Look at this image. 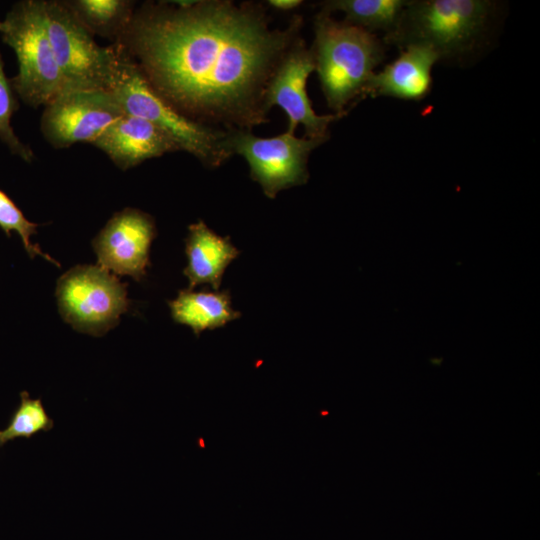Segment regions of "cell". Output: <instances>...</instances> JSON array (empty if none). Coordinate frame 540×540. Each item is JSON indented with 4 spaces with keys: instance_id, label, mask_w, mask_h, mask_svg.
<instances>
[{
    "instance_id": "6da1fadb",
    "label": "cell",
    "mask_w": 540,
    "mask_h": 540,
    "mask_svg": "<svg viewBox=\"0 0 540 540\" xmlns=\"http://www.w3.org/2000/svg\"><path fill=\"white\" fill-rule=\"evenodd\" d=\"M301 25L271 29L255 3L145 2L117 44L186 117L251 131L268 121L266 86Z\"/></svg>"
},
{
    "instance_id": "7a4b0ae2",
    "label": "cell",
    "mask_w": 540,
    "mask_h": 540,
    "mask_svg": "<svg viewBox=\"0 0 540 540\" xmlns=\"http://www.w3.org/2000/svg\"><path fill=\"white\" fill-rule=\"evenodd\" d=\"M118 45V61L109 92L124 114L150 122L169 136L179 150L207 167H218L233 155L229 130L197 122L175 109L153 89L137 63Z\"/></svg>"
},
{
    "instance_id": "3957f363",
    "label": "cell",
    "mask_w": 540,
    "mask_h": 540,
    "mask_svg": "<svg viewBox=\"0 0 540 540\" xmlns=\"http://www.w3.org/2000/svg\"><path fill=\"white\" fill-rule=\"evenodd\" d=\"M311 48L321 89L334 114L361 98L369 77L385 57L384 43L357 26L336 21L320 12L314 24Z\"/></svg>"
},
{
    "instance_id": "277c9868",
    "label": "cell",
    "mask_w": 540,
    "mask_h": 540,
    "mask_svg": "<svg viewBox=\"0 0 540 540\" xmlns=\"http://www.w3.org/2000/svg\"><path fill=\"white\" fill-rule=\"evenodd\" d=\"M495 4L487 0L408 1L395 30L384 42L404 48L419 44L439 59L459 56L487 31Z\"/></svg>"
},
{
    "instance_id": "5b68a950",
    "label": "cell",
    "mask_w": 540,
    "mask_h": 540,
    "mask_svg": "<svg viewBox=\"0 0 540 540\" xmlns=\"http://www.w3.org/2000/svg\"><path fill=\"white\" fill-rule=\"evenodd\" d=\"M45 0L14 3L2 21V41L15 53L18 73L11 79L20 100L45 106L66 89L46 29Z\"/></svg>"
},
{
    "instance_id": "8992f818",
    "label": "cell",
    "mask_w": 540,
    "mask_h": 540,
    "mask_svg": "<svg viewBox=\"0 0 540 540\" xmlns=\"http://www.w3.org/2000/svg\"><path fill=\"white\" fill-rule=\"evenodd\" d=\"M48 37L66 89L109 91L119 45L100 46L64 0H45Z\"/></svg>"
},
{
    "instance_id": "52a82bcc",
    "label": "cell",
    "mask_w": 540,
    "mask_h": 540,
    "mask_svg": "<svg viewBox=\"0 0 540 540\" xmlns=\"http://www.w3.org/2000/svg\"><path fill=\"white\" fill-rule=\"evenodd\" d=\"M56 298L63 320L78 332L102 336L128 311L126 284L98 265H77L57 281Z\"/></svg>"
},
{
    "instance_id": "ba28073f",
    "label": "cell",
    "mask_w": 540,
    "mask_h": 540,
    "mask_svg": "<svg viewBox=\"0 0 540 540\" xmlns=\"http://www.w3.org/2000/svg\"><path fill=\"white\" fill-rule=\"evenodd\" d=\"M325 141L298 138L286 131L274 137H258L248 130H229L232 153L247 161L251 178L271 199L282 190L307 182L310 153Z\"/></svg>"
},
{
    "instance_id": "9c48e42d",
    "label": "cell",
    "mask_w": 540,
    "mask_h": 540,
    "mask_svg": "<svg viewBox=\"0 0 540 540\" xmlns=\"http://www.w3.org/2000/svg\"><path fill=\"white\" fill-rule=\"evenodd\" d=\"M122 115L124 112L107 90L65 89L44 106L40 131L55 149L92 144Z\"/></svg>"
},
{
    "instance_id": "30bf717a",
    "label": "cell",
    "mask_w": 540,
    "mask_h": 540,
    "mask_svg": "<svg viewBox=\"0 0 540 540\" xmlns=\"http://www.w3.org/2000/svg\"><path fill=\"white\" fill-rule=\"evenodd\" d=\"M315 70L311 49H307L302 39H298L286 52L273 71L266 86L264 102L269 111L274 105L279 106L288 116L286 132L294 134L296 127L302 124L305 137L328 139L329 125L340 115H318L312 108L307 95L306 83Z\"/></svg>"
},
{
    "instance_id": "8fae6325",
    "label": "cell",
    "mask_w": 540,
    "mask_h": 540,
    "mask_svg": "<svg viewBox=\"0 0 540 540\" xmlns=\"http://www.w3.org/2000/svg\"><path fill=\"white\" fill-rule=\"evenodd\" d=\"M156 236L151 215L127 207L113 214L92 240L97 265L120 276L141 281L150 265V247Z\"/></svg>"
},
{
    "instance_id": "7c38bea8",
    "label": "cell",
    "mask_w": 540,
    "mask_h": 540,
    "mask_svg": "<svg viewBox=\"0 0 540 540\" xmlns=\"http://www.w3.org/2000/svg\"><path fill=\"white\" fill-rule=\"evenodd\" d=\"M126 171L146 160L179 151L173 140L150 122L124 114L91 144Z\"/></svg>"
},
{
    "instance_id": "4fadbf2b",
    "label": "cell",
    "mask_w": 540,
    "mask_h": 540,
    "mask_svg": "<svg viewBox=\"0 0 540 540\" xmlns=\"http://www.w3.org/2000/svg\"><path fill=\"white\" fill-rule=\"evenodd\" d=\"M401 50L393 62L369 77L362 99L385 96L417 101L428 94L432 86V68L440 60L439 56L430 47L419 44Z\"/></svg>"
},
{
    "instance_id": "5bb4252c",
    "label": "cell",
    "mask_w": 540,
    "mask_h": 540,
    "mask_svg": "<svg viewBox=\"0 0 540 540\" xmlns=\"http://www.w3.org/2000/svg\"><path fill=\"white\" fill-rule=\"evenodd\" d=\"M185 253L187 266L183 273L188 279V288L193 290L198 285L207 284L218 291L227 267L240 251L228 236L216 234L199 220L188 227Z\"/></svg>"
},
{
    "instance_id": "9a60e30c",
    "label": "cell",
    "mask_w": 540,
    "mask_h": 540,
    "mask_svg": "<svg viewBox=\"0 0 540 540\" xmlns=\"http://www.w3.org/2000/svg\"><path fill=\"white\" fill-rule=\"evenodd\" d=\"M168 305L173 320L190 327L197 337L204 330L224 327L241 316V313L232 307L228 290L193 291L187 288L180 290Z\"/></svg>"
},
{
    "instance_id": "2e32d148",
    "label": "cell",
    "mask_w": 540,
    "mask_h": 540,
    "mask_svg": "<svg viewBox=\"0 0 540 540\" xmlns=\"http://www.w3.org/2000/svg\"><path fill=\"white\" fill-rule=\"evenodd\" d=\"M82 25L94 36L117 43L127 30L134 11L131 0H64Z\"/></svg>"
},
{
    "instance_id": "e0dca14e",
    "label": "cell",
    "mask_w": 540,
    "mask_h": 540,
    "mask_svg": "<svg viewBox=\"0 0 540 540\" xmlns=\"http://www.w3.org/2000/svg\"><path fill=\"white\" fill-rule=\"evenodd\" d=\"M407 4V0H332L323 3L322 12L341 11L346 23L388 35L397 27Z\"/></svg>"
},
{
    "instance_id": "ac0fdd59",
    "label": "cell",
    "mask_w": 540,
    "mask_h": 540,
    "mask_svg": "<svg viewBox=\"0 0 540 540\" xmlns=\"http://www.w3.org/2000/svg\"><path fill=\"white\" fill-rule=\"evenodd\" d=\"M20 399V404L12 414L9 424L0 430V447L16 438H31L54 427V421L46 412L40 398L33 399L28 392L23 391Z\"/></svg>"
},
{
    "instance_id": "d6986e66",
    "label": "cell",
    "mask_w": 540,
    "mask_h": 540,
    "mask_svg": "<svg viewBox=\"0 0 540 540\" xmlns=\"http://www.w3.org/2000/svg\"><path fill=\"white\" fill-rule=\"evenodd\" d=\"M18 109V96L11 79L6 76L4 61L0 53V141L11 154L31 163L35 158L32 149L20 140L11 124L12 117Z\"/></svg>"
},
{
    "instance_id": "ffe728a7",
    "label": "cell",
    "mask_w": 540,
    "mask_h": 540,
    "mask_svg": "<svg viewBox=\"0 0 540 540\" xmlns=\"http://www.w3.org/2000/svg\"><path fill=\"white\" fill-rule=\"evenodd\" d=\"M0 228L10 237L12 232H16L31 259L41 256L57 267L60 264L31 242V236L37 233L38 224L29 221L13 200L0 189Z\"/></svg>"
},
{
    "instance_id": "44dd1931",
    "label": "cell",
    "mask_w": 540,
    "mask_h": 540,
    "mask_svg": "<svg viewBox=\"0 0 540 540\" xmlns=\"http://www.w3.org/2000/svg\"><path fill=\"white\" fill-rule=\"evenodd\" d=\"M302 4L300 0H269L268 5L274 9L288 11L297 8Z\"/></svg>"
},
{
    "instance_id": "7402d4cb",
    "label": "cell",
    "mask_w": 540,
    "mask_h": 540,
    "mask_svg": "<svg viewBox=\"0 0 540 540\" xmlns=\"http://www.w3.org/2000/svg\"><path fill=\"white\" fill-rule=\"evenodd\" d=\"M2 26H3V23H2V21H0V32L2 30Z\"/></svg>"
}]
</instances>
